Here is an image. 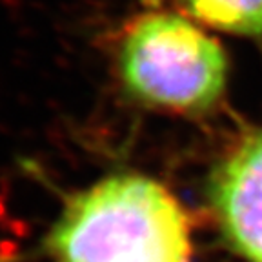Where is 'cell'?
Listing matches in <instances>:
<instances>
[{"mask_svg":"<svg viewBox=\"0 0 262 262\" xmlns=\"http://www.w3.org/2000/svg\"><path fill=\"white\" fill-rule=\"evenodd\" d=\"M202 24L240 36H262V0H181Z\"/></svg>","mask_w":262,"mask_h":262,"instance_id":"cell-4","label":"cell"},{"mask_svg":"<svg viewBox=\"0 0 262 262\" xmlns=\"http://www.w3.org/2000/svg\"><path fill=\"white\" fill-rule=\"evenodd\" d=\"M118 64L131 95L167 111L204 113L226 90L224 50L179 15L137 18L122 38Z\"/></svg>","mask_w":262,"mask_h":262,"instance_id":"cell-2","label":"cell"},{"mask_svg":"<svg viewBox=\"0 0 262 262\" xmlns=\"http://www.w3.org/2000/svg\"><path fill=\"white\" fill-rule=\"evenodd\" d=\"M208 202L226 248L242 262H262V127L213 169Z\"/></svg>","mask_w":262,"mask_h":262,"instance_id":"cell-3","label":"cell"},{"mask_svg":"<svg viewBox=\"0 0 262 262\" xmlns=\"http://www.w3.org/2000/svg\"><path fill=\"white\" fill-rule=\"evenodd\" d=\"M44 248L51 262H193V230L166 186L127 173L73 195Z\"/></svg>","mask_w":262,"mask_h":262,"instance_id":"cell-1","label":"cell"}]
</instances>
